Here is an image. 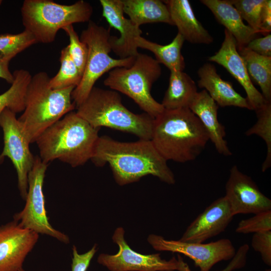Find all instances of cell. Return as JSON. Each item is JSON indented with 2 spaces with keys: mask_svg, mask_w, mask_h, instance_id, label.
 I'll return each mask as SVG.
<instances>
[{
  "mask_svg": "<svg viewBox=\"0 0 271 271\" xmlns=\"http://www.w3.org/2000/svg\"><path fill=\"white\" fill-rule=\"evenodd\" d=\"M91 160L97 167L109 164L119 185L137 182L149 175L168 184L175 183L167 161L151 140L122 142L107 136L99 137Z\"/></svg>",
  "mask_w": 271,
  "mask_h": 271,
  "instance_id": "obj_1",
  "label": "cell"
},
{
  "mask_svg": "<svg viewBox=\"0 0 271 271\" xmlns=\"http://www.w3.org/2000/svg\"><path fill=\"white\" fill-rule=\"evenodd\" d=\"M209 140L201 121L188 107L164 109L154 118L151 141L167 161H193Z\"/></svg>",
  "mask_w": 271,
  "mask_h": 271,
  "instance_id": "obj_2",
  "label": "cell"
},
{
  "mask_svg": "<svg viewBox=\"0 0 271 271\" xmlns=\"http://www.w3.org/2000/svg\"><path fill=\"white\" fill-rule=\"evenodd\" d=\"M99 129L71 111L37 139L40 158L47 164L58 160L72 167L83 165L92 157Z\"/></svg>",
  "mask_w": 271,
  "mask_h": 271,
  "instance_id": "obj_3",
  "label": "cell"
},
{
  "mask_svg": "<svg viewBox=\"0 0 271 271\" xmlns=\"http://www.w3.org/2000/svg\"><path fill=\"white\" fill-rule=\"evenodd\" d=\"M50 78L45 72L36 73L32 76L26 91L25 109L18 120L30 144L76 108L72 99L75 87L52 89Z\"/></svg>",
  "mask_w": 271,
  "mask_h": 271,
  "instance_id": "obj_4",
  "label": "cell"
},
{
  "mask_svg": "<svg viewBox=\"0 0 271 271\" xmlns=\"http://www.w3.org/2000/svg\"><path fill=\"white\" fill-rule=\"evenodd\" d=\"M76 108L78 115L94 128L109 127L133 134L140 140H151L154 118L145 112L130 111L115 91L94 86Z\"/></svg>",
  "mask_w": 271,
  "mask_h": 271,
  "instance_id": "obj_5",
  "label": "cell"
},
{
  "mask_svg": "<svg viewBox=\"0 0 271 271\" xmlns=\"http://www.w3.org/2000/svg\"><path fill=\"white\" fill-rule=\"evenodd\" d=\"M21 11L25 30L33 35L37 43L48 44L64 27L90 21L93 8L83 0L69 5L51 0H25Z\"/></svg>",
  "mask_w": 271,
  "mask_h": 271,
  "instance_id": "obj_6",
  "label": "cell"
},
{
  "mask_svg": "<svg viewBox=\"0 0 271 271\" xmlns=\"http://www.w3.org/2000/svg\"><path fill=\"white\" fill-rule=\"evenodd\" d=\"M161 74V67L155 59L139 53L130 66L111 70L103 83L130 97L145 113L155 118L164 108L154 98L151 91Z\"/></svg>",
  "mask_w": 271,
  "mask_h": 271,
  "instance_id": "obj_7",
  "label": "cell"
},
{
  "mask_svg": "<svg viewBox=\"0 0 271 271\" xmlns=\"http://www.w3.org/2000/svg\"><path fill=\"white\" fill-rule=\"evenodd\" d=\"M110 36V29L91 20L81 33L80 39L88 47V56L81 81L72 93L76 108L86 99L95 82L104 73L115 68L129 67L134 61L136 57L115 59L109 56Z\"/></svg>",
  "mask_w": 271,
  "mask_h": 271,
  "instance_id": "obj_8",
  "label": "cell"
},
{
  "mask_svg": "<svg viewBox=\"0 0 271 271\" xmlns=\"http://www.w3.org/2000/svg\"><path fill=\"white\" fill-rule=\"evenodd\" d=\"M48 164L40 157H35L33 167L28 174V189L23 209L16 213L14 220L26 229L38 234L52 236L67 244L69 237L54 228L49 221L45 208L43 184Z\"/></svg>",
  "mask_w": 271,
  "mask_h": 271,
  "instance_id": "obj_9",
  "label": "cell"
},
{
  "mask_svg": "<svg viewBox=\"0 0 271 271\" xmlns=\"http://www.w3.org/2000/svg\"><path fill=\"white\" fill-rule=\"evenodd\" d=\"M16 113L6 108L0 115V126L4 134V146L0 154V164L9 158L15 168L20 195L25 200L28 189V174L32 169L35 157L30 144L16 118Z\"/></svg>",
  "mask_w": 271,
  "mask_h": 271,
  "instance_id": "obj_10",
  "label": "cell"
},
{
  "mask_svg": "<svg viewBox=\"0 0 271 271\" xmlns=\"http://www.w3.org/2000/svg\"><path fill=\"white\" fill-rule=\"evenodd\" d=\"M148 241L156 250L179 253L189 257L201 271H209L217 263L231 259L236 252L232 242L227 238L207 243H193L151 234Z\"/></svg>",
  "mask_w": 271,
  "mask_h": 271,
  "instance_id": "obj_11",
  "label": "cell"
},
{
  "mask_svg": "<svg viewBox=\"0 0 271 271\" xmlns=\"http://www.w3.org/2000/svg\"><path fill=\"white\" fill-rule=\"evenodd\" d=\"M124 231L117 228L112 236L119 250L114 255L101 253L97 262L110 271H174L177 270L178 261L173 256L169 260L161 258L160 253L142 254L133 250L126 242Z\"/></svg>",
  "mask_w": 271,
  "mask_h": 271,
  "instance_id": "obj_12",
  "label": "cell"
},
{
  "mask_svg": "<svg viewBox=\"0 0 271 271\" xmlns=\"http://www.w3.org/2000/svg\"><path fill=\"white\" fill-rule=\"evenodd\" d=\"M224 196L234 216L271 210V200L260 191L250 177L240 171L236 165L230 170Z\"/></svg>",
  "mask_w": 271,
  "mask_h": 271,
  "instance_id": "obj_13",
  "label": "cell"
},
{
  "mask_svg": "<svg viewBox=\"0 0 271 271\" xmlns=\"http://www.w3.org/2000/svg\"><path fill=\"white\" fill-rule=\"evenodd\" d=\"M39 234L13 220L0 226V271H19Z\"/></svg>",
  "mask_w": 271,
  "mask_h": 271,
  "instance_id": "obj_14",
  "label": "cell"
},
{
  "mask_svg": "<svg viewBox=\"0 0 271 271\" xmlns=\"http://www.w3.org/2000/svg\"><path fill=\"white\" fill-rule=\"evenodd\" d=\"M208 59L223 67L242 86L253 110L267 101L253 85L244 61L238 51L236 41L227 30H224V39L220 49Z\"/></svg>",
  "mask_w": 271,
  "mask_h": 271,
  "instance_id": "obj_15",
  "label": "cell"
},
{
  "mask_svg": "<svg viewBox=\"0 0 271 271\" xmlns=\"http://www.w3.org/2000/svg\"><path fill=\"white\" fill-rule=\"evenodd\" d=\"M102 16L111 27L118 30L120 36H111L110 43L112 51L119 58L136 57L139 54L136 39L141 36L140 27L124 16L121 0H100Z\"/></svg>",
  "mask_w": 271,
  "mask_h": 271,
  "instance_id": "obj_16",
  "label": "cell"
},
{
  "mask_svg": "<svg viewBox=\"0 0 271 271\" xmlns=\"http://www.w3.org/2000/svg\"><path fill=\"white\" fill-rule=\"evenodd\" d=\"M234 215L225 196L210 204L188 226L180 240L203 243L223 232Z\"/></svg>",
  "mask_w": 271,
  "mask_h": 271,
  "instance_id": "obj_17",
  "label": "cell"
},
{
  "mask_svg": "<svg viewBox=\"0 0 271 271\" xmlns=\"http://www.w3.org/2000/svg\"><path fill=\"white\" fill-rule=\"evenodd\" d=\"M218 105L205 90L197 92L188 108L197 116L206 130L209 140L221 155H232L225 139L226 131L218 119Z\"/></svg>",
  "mask_w": 271,
  "mask_h": 271,
  "instance_id": "obj_18",
  "label": "cell"
},
{
  "mask_svg": "<svg viewBox=\"0 0 271 271\" xmlns=\"http://www.w3.org/2000/svg\"><path fill=\"white\" fill-rule=\"evenodd\" d=\"M197 73L199 78L198 86L204 88L218 106H233L253 110L246 97L237 93L230 82L223 80L212 64L205 63Z\"/></svg>",
  "mask_w": 271,
  "mask_h": 271,
  "instance_id": "obj_19",
  "label": "cell"
},
{
  "mask_svg": "<svg viewBox=\"0 0 271 271\" xmlns=\"http://www.w3.org/2000/svg\"><path fill=\"white\" fill-rule=\"evenodd\" d=\"M167 5L174 26L185 41L193 44H209L213 38L196 18L188 0L163 1Z\"/></svg>",
  "mask_w": 271,
  "mask_h": 271,
  "instance_id": "obj_20",
  "label": "cell"
},
{
  "mask_svg": "<svg viewBox=\"0 0 271 271\" xmlns=\"http://www.w3.org/2000/svg\"><path fill=\"white\" fill-rule=\"evenodd\" d=\"M217 21L235 38L237 49L245 47L258 34L245 25L239 13L229 0H201Z\"/></svg>",
  "mask_w": 271,
  "mask_h": 271,
  "instance_id": "obj_21",
  "label": "cell"
},
{
  "mask_svg": "<svg viewBox=\"0 0 271 271\" xmlns=\"http://www.w3.org/2000/svg\"><path fill=\"white\" fill-rule=\"evenodd\" d=\"M122 9L138 27L148 23H164L174 26L167 5L160 0H121Z\"/></svg>",
  "mask_w": 271,
  "mask_h": 271,
  "instance_id": "obj_22",
  "label": "cell"
},
{
  "mask_svg": "<svg viewBox=\"0 0 271 271\" xmlns=\"http://www.w3.org/2000/svg\"><path fill=\"white\" fill-rule=\"evenodd\" d=\"M195 81L184 71H171L168 87L161 103L165 109L188 107L197 93Z\"/></svg>",
  "mask_w": 271,
  "mask_h": 271,
  "instance_id": "obj_23",
  "label": "cell"
},
{
  "mask_svg": "<svg viewBox=\"0 0 271 271\" xmlns=\"http://www.w3.org/2000/svg\"><path fill=\"white\" fill-rule=\"evenodd\" d=\"M138 48L152 52L159 64H162L171 71H183L185 68L184 58L181 53L185 40L179 33L169 44L162 45L140 36L136 40Z\"/></svg>",
  "mask_w": 271,
  "mask_h": 271,
  "instance_id": "obj_24",
  "label": "cell"
},
{
  "mask_svg": "<svg viewBox=\"0 0 271 271\" xmlns=\"http://www.w3.org/2000/svg\"><path fill=\"white\" fill-rule=\"evenodd\" d=\"M237 50L251 81L259 85L264 99L271 102V57L258 55L245 47Z\"/></svg>",
  "mask_w": 271,
  "mask_h": 271,
  "instance_id": "obj_25",
  "label": "cell"
},
{
  "mask_svg": "<svg viewBox=\"0 0 271 271\" xmlns=\"http://www.w3.org/2000/svg\"><path fill=\"white\" fill-rule=\"evenodd\" d=\"M14 80L10 88L0 94V115L9 108L17 113L25 109V96L32 76L26 70H17L13 73Z\"/></svg>",
  "mask_w": 271,
  "mask_h": 271,
  "instance_id": "obj_26",
  "label": "cell"
},
{
  "mask_svg": "<svg viewBox=\"0 0 271 271\" xmlns=\"http://www.w3.org/2000/svg\"><path fill=\"white\" fill-rule=\"evenodd\" d=\"M255 111L257 121L245 134L246 136L255 134L265 142L267 153L261 166V171L264 172L271 166V102L266 101Z\"/></svg>",
  "mask_w": 271,
  "mask_h": 271,
  "instance_id": "obj_27",
  "label": "cell"
},
{
  "mask_svg": "<svg viewBox=\"0 0 271 271\" xmlns=\"http://www.w3.org/2000/svg\"><path fill=\"white\" fill-rule=\"evenodd\" d=\"M60 68L55 76L50 78L49 85L54 89L70 87H76L82 79V75L72 60L67 46L61 51Z\"/></svg>",
  "mask_w": 271,
  "mask_h": 271,
  "instance_id": "obj_28",
  "label": "cell"
},
{
  "mask_svg": "<svg viewBox=\"0 0 271 271\" xmlns=\"http://www.w3.org/2000/svg\"><path fill=\"white\" fill-rule=\"evenodd\" d=\"M36 43L33 35L26 30L18 34H0V56L10 61L18 54Z\"/></svg>",
  "mask_w": 271,
  "mask_h": 271,
  "instance_id": "obj_29",
  "label": "cell"
},
{
  "mask_svg": "<svg viewBox=\"0 0 271 271\" xmlns=\"http://www.w3.org/2000/svg\"><path fill=\"white\" fill-rule=\"evenodd\" d=\"M242 20L257 33H261V15L265 0H231Z\"/></svg>",
  "mask_w": 271,
  "mask_h": 271,
  "instance_id": "obj_30",
  "label": "cell"
},
{
  "mask_svg": "<svg viewBox=\"0 0 271 271\" xmlns=\"http://www.w3.org/2000/svg\"><path fill=\"white\" fill-rule=\"evenodd\" d=\"M62 30L69 37V44L67 46L69 54L83 75L87 59L88 47L86 44L80 40L73 25L66 26Z\"/></svg>",
  "mask_w": 271,
  "mask_h": 271,
  "instance_id": "obj_31",
  "label": "cell"
},
{
  "mask_svg": "<svg viewBox=\"0 0 271 271\" xmlns=\"http://www.w3.org/2000/svg\"><path fill=\"white\" fill-rule=\"evenodd\" d=\"M271 230V210L261 212L249 218L243 219L238 224L235 231L248 234Z\"/></svg>",
  "mask_w": 271,
  "mask_h": 271,
  "instance_id": "obj_32",
  "label": "cell"
},
{
  "mask_svg": "<svg viewBox=\"0 0 271 271\" xmlns=\"http://www.w3.org/2000/svg\"><path fill=\"white\" fill-rule=\"evenodd\" d=\"M249 250V246L247 244L241 245L236 251L235 255L232 258L228 265L220 271H233L243 268L246 262L247 254ZM178 271H192L188 264L185 262L183 258L178 255Z\"/></svg>",
  "mask_w": 271,
  "mask_h": 271,
  "instance_id": "obj_33",
  "label": "cell"
},
{
  "mask_svg": "<svg viewBox=\"0 0 271 271\" xmlns=\"http://www.w3.org/2000/svg\"><path fill=\"white\" fill-rule=\"evenodd\" d=\"M253 249L258 252L263 262L271 265V230L254 233L251 242Z\"/></svg>",
  "mask_w": 271,
  "mask_h": 271,
  "instance_id": "obj_34",
  "label": "cell"
},
{
  "mask_svg": "<svg viewBox=\"0 0 271 271\" xmlns=\"http://www.w3.org/2000/svg\"><path fill=\"white\" fill-rule=\"evenodd\" d=\"M96 244L87 252L78 253L76 247L73 246L71 271H87L91 259L96 252Z\"/></svg>",
  "mask_w": 271,
  "mask_h": 271,
  "instance_id": "obj_35",
  "label": "cell"
},
{
  "mask_svg": "<svg viewBox=\"0 0 271 271\" xmlns=\"http://www.w3.org/2000/svg\"><path fill=\"white\" fill-rule=\"evenodd\" d=\"M246 49L263 56L271 57V35L255 38L245 47Z\"/></svg>",
  "mask_w": 271,
  "mask_h": 271,
  "instance_id": "obj_36",
  "label": "cell"
},
{
  "mask_svg": "<svg viewBox=\"0 0 271 271\" xmlns=\"http://www.w3.org/2000/svg\"><path fill=\"white\" fill-rule=\"evenodd\" d=\"M261 33L265 36L271 31V1L265 0L261 15Z\"/></svg>",
  "mask_w": 271,
  "mask_h": 271,
  "instance_id": "obj_37",
  "label": "cell"
},
{
  "mask_svg": "<svg viewBox=\"0 0 271 271\" xmlns=\"http://www.w3.org/2000/svg\"><path fill=\"white\" fill-rule=\"evenodd\" d=\"M10 61L3 58L0 56V78L5 80L8 83L12 84L14 78L13 74L11 73L9 64Z\"/></svg>",
  "mask_w": 271,
  "mask_h": 271,
  "instance_id": "obj_38",
  "label": "cell"
},
{
  "mask_svg": "<svg viewBox=\"0 0 271 271\" xmlns=\"http://www.w3.org/2000/svg\"><path fill=\"white\" fill-rule=\"evenodd\" d=\"M19 271H26L23 268H21Z\"/></svg>",
  "mask_w": 271,
  "mask_h": 271,
  "instance_id": "obj_39",
  "label": "cell"
},
{
  "mask_svg": "<svg viewBox=\"0 0 271 271\" xmlns=\"http://www.w3.org/2000/svg\"><path fill=\"white\" fill-rule=\"evenodd\" d=\"M264 271H271V270L270 269H266Z\"/></svg>",
  "mask_w": 271,
  "mask_h": 271,
  "instance_id": "obj_40",
  "label": "cell"
},
{
  "mask_svg": "<svg viewBox=\"0 0 271 271\" xmlns=\"http://www.w3.org/2000/svg\"><path fill=\"white\" fill-rule=\"evenodd\" d=\"M2 3V1L0 0V5Z\"/></svg>",
  "mask_w": 271,
  "mask_h": 271,
  "instance_id": "obj_41",
  "label": "cell"
}]
</instances>
